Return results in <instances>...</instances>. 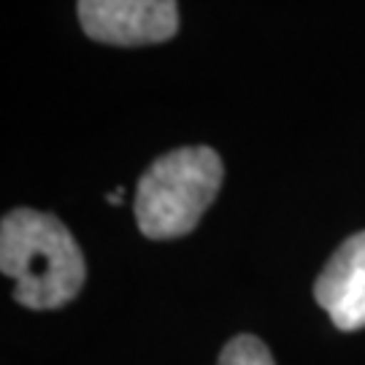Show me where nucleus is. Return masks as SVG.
I'll return each instance as SVG.
<instances>
[{
	"mask_svg": "<svg viewBox=\"0 0 365 365\" xmlns=\"http://www.w3.org/2000/svg\"><path fill=\"white\" fill-rule=\"evenodd\" d=\"M217 365H276L268 346L255 336H235L225 344Z\"/></svg>",
	"mask_w": 365,
	"mask_h": 365,
	"instance_id": "nucleus-5",
	"label": "nucleus"
},
{
	"mask_svg": "<svg viewBox=\"0 0 365 365\" xmlns=\"http://www.w3.org/2000/svg\"><path fill=\"white\" fill-rule=\"evenodd\" d=\"M106 200H108V203H122V190H119V192H108Z\"/></svg>",
	"mask_w": 365,
	"mask_h": 365,
	"instance_id": "nucleus-6",
	"label": "nucleus"
},
{
	"mask_svg": "<svg viewBox=\"0 0 365 365\" xmlns=\"http://www.w3.org/2000/svg\"><path fill=\"white\" fill-rule=\"evenodd\" d=\"M222 157L211 146H182L157 157L135 187V222L152 241L192 233L222 187Z\"/></svg>",
	"mask_w": 365,
	"mask_h": 365,
	"instance_id": "nucleus-2",
	"label": "nucleus"
},
{
	"mask_svg": "<svg viewBox=\"0 0 365 365\" xmlns=\"http://www.w3.org/2000/svg\"><path fill=\"white\" fill-rule=\"evenodd\" d=\"M81 30L108 46L165 43L179 30L176 0H78Z\"/></svg>",
	"mask_w": 365,
	"mask_h": 365,
	"instance_id": "nucleus-3",
	"label": "nucleus"
},
{
	"mask_svg": "<svg viewBox=\"0 0 365 365\" xmlns=\"http://www.w3.org/2000/svg\"><path fill=\"white\" fill-rule=\"evenodd\" d=\"M0 268L16 282L14 300L27 309H60L84 284V257L54 214L14 209L0 222Z\"/></svg>",
	"mask_w": 365,
	"mask_h": 365,
	"instance_id": "nucleus-1",
	"label": "nucleus"
},
{
	"mask_svg": "<svg viewBox=\"0 0 365 365\" xmlns=\"http://www.w3.org/2000/svg\"><path fill=\"white\" fill-rule=\"evenodd\" d=\"M314 298L339 330L365 327V230L336 249L314 284Z\"/></svg>",
	"mask_w": 365,
	"mask_h": 365,
	"instance_id": "nucleus-4",
	"label": "nucleus"
}]
</instances>
